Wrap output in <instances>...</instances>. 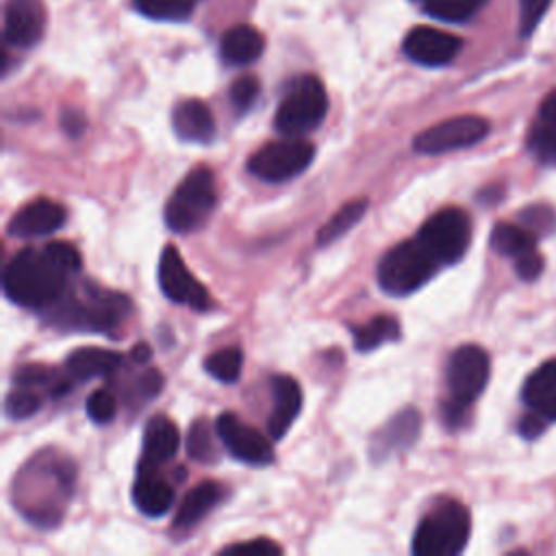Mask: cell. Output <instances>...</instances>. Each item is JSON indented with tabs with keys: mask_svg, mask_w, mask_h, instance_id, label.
Returning <instances> with one entry per match:
<instances>
[{
	"mask_svg": "<svg viewBox=\"0 0 556 556\" xmlns=\"http://www.w3.org/2000/svg\"><path fill=\"white\" fill-rule=\"evenodd\" d=\"M72 276L74 271L59 263L48 245L24 248L7 263L2 289L13 304L43 313L70 289Z\"/></svg>",
	"mask_w": 556,
	"mask_h": 556,
	"instance_id": "6da1fadb",
	"label": "cell"
},
{
	"mask_svg": "<svg viewBox=\"0 0 556 556\" xmlns=\"http://www.w3.org/2000/svg\"><path fill=\"white\" fill-rule=\"evenodd\" d=\"M48 321L63 330L109 332L130 313V300L124 293L83 282L80 289H67L50 308L43 311Z\"/></svg>",
	"mask_w": 556,
	"mask_h": 556,
	"instance_id": "7a4b0ae2",
	"label": "cell"
},
{
	"mask_svg": "<svg viewBox=\"0 0 556 556\" xmlns=\"http://www.w3.org/2000/svg\"><path fill=\"white\" fill-rule=\"evenodd\" d=\"M491 361L489 354L473 343L460 345L452 352L445 367L447 397L443 404V419L456 428L463 424L469 406L480 397L489 382Z\"/></svg>",
	"mask_w": 556,
	"mask_h": 556,
	"instance_id": "3957f363",
	"label": "cell"
},
{
	"mask_svg": "<svg viewBox=\"0 0 556 556\" xmlns=\"http://www.w3.org/2000/svg\"><path fill=\"white\" fill-rule=\"evenodd\" d=\"M217 204L215 174L206 165H195L185 174L178 187L172 191L163 217L169 230L187 235L204 226Z\"/></svg>",
	"mask_w": 556,
	"mask_h": 556,
	"instance_id": "277c9868",
	"label": "cell"
},
{
	"mask_svg": "<svg viewBox=\"0 0 556 556\" xmlns=\"http://www.w3.org/2000/svg\"><path fill=\"white\" fill-rule=\"evenodd\" d=\"M439 267L437 256L415 235L382 254L378 263V285L389 295L402 298L424 287Z\"/></svg>",
	"mask_w": 556,
	"mask_h": 556,
	"instance_id": "5b68a950",
	"label": "cell"
},
{
	"mask_svg": "<svg viewBox=\"0 0 556 556\" xmlns=\"http://www.w3.org/2000/svg\"><path fill=\"white\" fill-rule=\"evenodd\" d=\"M471 532L467 508L456 500L437 504L413 534L415 556H456L465 549Z\"/></svg>",
	"mask_w": 556,
	"mask_h": 556,
	"instance_id": "8992f818",
	"label": "cell"
},
{
	"mask_svg": "<svg viewBox=\"0 0 556 556\" xmlns=\"http://www.w3.org/2000/svg\"><path fill=\"white\" fill-rule=\"evenodd\" d=\"M326 113L328 96L321 80L304 74L295 78L282 96L274 115V128L285 137H302L304 132L317 128Z\"/></svg>",
	"mask_w": 556,
	"mask_h": 556,
	"instance_id": "52a82bcc",
	"label": "cell"
},
{
	"mask_svg": "<svg viewBox=\"0 0 556 556\" xmlns=\"http://www.w3.org/2000/svg\"><path fill=\"white\" fill-rule=\"evenodd\" d=\"M315 156V146L302 137H285L258 148L250 161L248 172L265 182H285L302 174Z\"/></svg>",
	"mask_w": 556,
	"mask_h": 556,
	"instance_id": "ba28073f",
	"label": "cell"
},
{
	"mask_svg": "<svg viewBox=\"0 0 556 556\" xmlns=\"http://www.w3.org/2000/svg\"><path fill=\"white\" fill-rule=\"evenodd\" d=\"M419 241L437 256L441 265L460 261L471 241V222L463 208L445 206L428 217L419 232Z\"/></svg>",
	"mask_w": 556,
	"mask_h": 556,
	"instance_id": "9c48e42d",
	"label": "cell"
},
{
	"mask_svg": "<svg viewBox=\"0 0 556 556\" xmlns=\"http://www.w3.org/2000/svg\"><path fill=\"white\" fill-rule=\"evenodd\" d=\"M489 132V122L480 115H456L428 126L413 139V150L419 154H445L476 146Z\"/></svg>",
	"mask_w": 556,
	"mask_h": 556,
	"instance_id": "30bf717a",
	"label": "cell"
},
{
	"mask_svg": "<svg viewBox=\"0 0 556 556\" xmlns=\"http://www.w3.org/2000/svg\"><path fill=\"white\" fill-rule=\"evenodd\" d=\"M159 285L167 300L176 304H187L198 311H206L211 306L208 291L187 269L178 248L172 243L163 248L159 258Z\"/></svg>",
	"mask_w": 556,
	"mask_h": 556,
	"instance_id": "8fae6325",
	"label": "cell"
},
{
	"mask_svg": "<svg viewBox=\"0 0 556 556\" xmlns=\"http://www.w3.org/2000/svg\"><path fill=\"white\" fill-rule=\"evenodd\" d=\"M217 439L224 443L230 456L248 465H269L274 460V447L261 430L241 421L235 413H222L215 421Z\"/></svg>",
	"mask_w": 556,
	"mask_h": 556,
	"instance_id": "7c38bea8",
	"label": "cell"
},
{
	"mask_svg": "<svg viewBox=\"0 0 556 556\" xmlns=\"http://www.w3.org/2000/svg\"><path fill=\"white\" fill-rule=\"evenodd\" d=\"M460 48V37L434 26H415L404 39V54L410 61L428 67H441L452 63L458 56Z\"/></svg>",
	"mask_w": 556,
	"mask_h": 556,
	"instance_id": "4fadbf2b",
	"label": "cell"
},
{
	"mask_svg": "<svg viewBox=\"0 0 556 556\" xmlns=\"http://www.w3.org/2000/svg\"><path fill=\"white\" fill-rule=\"evenodd\" d=\"M65 206L48 200V198H37L28 204H24L11 219H9V235L17 239H35V237H46L59 230L65 224Z\"/></svg>",
	"mask_w": 556,
	"mask_h": 556,
	"instance_id": "5bb4252c",
	"label": "cell"
},
{
	"mask_svg": "<svg viewBox=\"0 0 556 556\" xmlns=\"http://www.w3.org/2000/svg\"><path fill=\"white\" fill-rule=\"evenodd\" d=\"M46 28L41 0H9L4 7V41L17 48L35 46Z\"/></svg>",
	"mask_w": 556,
	"mask_h": 556,
	"instance_id": "9a60e30c",
	"label": "cell"
},
{
	"mask_svg": "<svg viewBox=\"0 0 556 556\" xmlns=\"http://www.w3.org/2000/svg\"><path fill=\"white\" fill-rule=\"evenodd\" d=\"M421 430V415L415 408H402L395 413L371 439V456L374 460H384L395 452L410 447Z\"/></svg>",
	"mask_w": 556,
	"mask_h": 556,
	"instance_id": "2e32d148",
	"label": "cell"
},
{
	"mask_svg": "<svg viewBox=\"0 0 556 556\" xmlns=\"http://www.w3.org/2000/svg\"><path fill=\"white\" fill-rule=\"evenodd\" d=\"M269 387H271L274 406H271V413H269L267 430H269L271 439L280 441L287 434V430L291 428V424L295 421V417L300 415L302 387L295 378L285 376V374L271 376Z\"/></svg>",
	"mask_w": 556,
	"mask_h": 556,
	"instance_id": "e0dca14e",
	"label": "cell"
},
{
	"mask_svg": "<svg viewBox=\"0 0 556 556\" xmlns=\"http://www.w3.org/2000/svg\"><path fill=\"white\" fill-rule=\"evenodd\" d=\"M132 502L148 517H161L172 508L174 489L159 473V467L139 463L137 478L132 482Z\"/></svg>",
	"mask_w": 556,
	"mask_h": 556,
	"instance_id": "ac0fdd59",
	"label": "cell"
},
{
	"mask_svg": "<svg viewBox=\"0 0 556 556\" xmlns=\"http://www.w3.org/2000/svg\"><path fill=\"white\" fill-rule=\"evenodd\" d=\"M521 400L545 421H556V358L541 363L523 382Z\"/></svg>",
	"mask_w": 556,
	"mask_h": 556,
	"instance_id": "d6986e66",
	"label": "cell"
},
{
	"mask_svg": "<svg viewBox=\"0 0 556 556\" xmlns=\"http://www.w3.org/2000/svg\"><path fill=\"white\" fill-rule=\"evenodd\" d=\"M528 150L543 165H556V89L549 91L528 130Z\"/></svg>",
	"mask_w": 556,
	"mask_h": 556,
	"instance_id": "ffe728a7",
	"label": "cell"
},
{
	"mask_svg": "<svg viewBox=\"0 0 556 556\" xmlns=\"http://www.w3.org/2000/svg\"><path fill=\"white\" fill-rule=\"evenodd\" d=\"M172 126L178 139L191 143H208L215 137V119L202 100H182L172 113Z\"/></svg>",
	"mask_w": 556,
	"mask_h": 556,
	"instance_id": "44dd1931",
	"label": "cell"
},
{
	"mask_svg": "<svg viewBox=\"0 0 556 556\" xmlns=\"http://www.w3.org/2000/svg\"><path fill=\"white\" fill-rule=\"evenodd\" d=\"M178 445H180V434H178L176 424L172 419H167L165 415L150 417L143 428L141 463L159 467L176 456Z\"/></svg>",
	"mask_w": 556,
	"mask_h": 556,
	"instance_id": "7402d4cb",
	"label": "cell"
},
{
	"mask_svg": "<svg viewBox=\"0 0 556 556\" xmlns=\"http://www.w3.org/2000/svg\"><path fill=\"white\" fill-rule=\"evenodd\" d=\"M122 367V354L104 348H78L65 358V374L72 380L111 376Z\"/></svg>",
	"mask_w": 556,
	"mask_h": 556,
	"instance_id": "603a6c76",
	"label": "cell"
},
{
	"mask_svg": "<svg viewBox=\"0 0 556 556\" xmlns=\"http://www.w3.org/2000/svg\"><path fill=\"white\" fill-rule=\"evenodd\" d=\"M222 495H224V491H222L219 482H215V480H204V482L195 484L182 497V502L174 515V528L191 530L193 526H198L204 519V515H208L217 506Z\"/></svg>",
	"mask_w": 556,
	"mask_h": 556,
	"instance_id": "cb8c5ba5",
	"label": "cell"
},
{
	"mask_svg": "<svg viewBox=\"0 0 556 556\" xmlns=\"http://www.w3.org/2000/svg\"><path fill=\"white\" fill-rule=\"evenodd\" d=\"M263 35L248 24H237L228 28L219 41V54L230 65H248L256 61L263 54Z\"/></svg>",
	"mask_w": 556,
	"mask_h": 556,
	"instance_id": "d4e9b609",
	"label": "cell"
},
{
	"mask_svg": "<svg viewBox=\"0 0 556 556\" xmlns=\"http://www.w3.org/2000/svg\"><path fill=\"white\" fill-rule=\"evenodd\" d=\"M536 241L539 237L523 224H508V222H500L495 224V228L491 230V248L502 254V256H510V258H521L530 252L536 250Z\"/></svg>",
	"mask_w": 556,
	"mask_h": 556,
	"instance_id": "484cf974",
	"label": "cell"
},
{
	"mask_svg": "<svg viewBox=\"0 0 556 556\" xmlns=\"http://www.w3.org/2000/svg\"><path fill=\"white\" fill-rule=\"evenodd\" d=\"M354 348L358 352H371L384 343H393L400 339V324L391 315H376L369 321L354 326Z\"/></svg>",
	"mask_w": 556,
	"mask_h": 556,
	"instance_id": "4316f807",
	"label": "cell"
},
{
	"mask_svg": "<svg viewBox=\"0 0 556 556\" xmlns=\"http://www.w3.org/2000/svg\"><path fill=\"white\" fill-rule=\"evenodd\" d=\"M13 382L22 387H43L50 395H61L70 389V382H74L65 369L56 371L41 363H26L20 369L13 371Z\"/></svg>",
	"mask_w": 556,
	"mask_h": 556,
	"instance_id": "83f0119b",
	"label": "cell"
},
{
	"mask_svg": "<svg viewBox=\"0 0 556 556\" xmlns=\"http://www.w3.org/2000/svg\"><path fill=\"white\" fill-rule=\"evenodd\" d=\"M367 206L369 202L365 198H358V200H350L345 202L328 222H324V226L319 228L317 232V245L324 248V245H330L332 241H337L339 237H343L348 230H352L358 219L367 213Z\"/></svg>",
	"mask_w": 556,
	"mask_h": 556,
	"instance_id": "f1b7e54d",
	"label": "cell"
},
{
	"mask_svg": "<svg viewBox=\"0 0 556 556\" xmlns=\"http://www.w3.org/2000/svg\"><path fill=\"white\" fill-rule=\"evenodd\" d=\"M489 0H424L428 15L441 22L460 24L471 20Z\"/></svg>",
	"mask_w": 556,
	"mask_h": 556,
	"instance_id": "f546056e",
	"label": "cell"
},
{
	"mask_svg": "<svg viewBox=\"0 0 556 556\" xmlns=\"http://www.w3.org/2000/svg\"><path fill=\"white\" fill-rule=\"evenodd\" d=\"M217 430L213 434L211 426L204 419H195L187 434V454L198 463H215L219 458V450L215 443Z\"/></svg>",
	"mask_w": 556,
	"mask_h": 556,
	"instance_id": "4dcf8cb0",
	"label": "cell"
},
{
	"mask_svg": "<svg viewBox=\"0 0 556 556\" xmlns=\"http://www.w3.org/2000/svg\"><path fill=\"white\" fill-rule=\"evenodd\" d=\"M243 354L239 348H222L206 356L204 369L219 382H235L241 376Z\"/></svg>",
	"mask_w": 556,
	"mask_h": 556,
	"instance_id": "1f68e13d",
	"label": "cell"
},
{
	"mask_svg": "<svg viewBox=\"0 0 556 556\" xmlns=\"http://www.w3.org/2000/svg\"><path fill=\"white\" fill-rule=\"evenodd\" d=\"M191 0H135V9L150 20L180 22L191 15Z\"/></svg>",
	"mask_w": 556,
	"mask_h": 556,
	"instance_id": "d6a6232c",
	"label": "cell"
},
{
	"mask_svg": "<svg viewBox=\"0 0 556 556\" xmlns=\"http://www.w3.org/2000/svg\"><path fill=\"white\" fill-rule=\"evenodd\" d=\"M41 408V395L33 387L15 384L13 391L7 393L4 400V413L11 419H28Z\"/></svg>",
	"mask_w": 556,
	"mask_h": 556,
	"instance_id": "836d02e7",
	"label": "cell"
},
{
	"mask_svg": "<svg viewBox=\"0 0 556 556\" xmlns=\"http://www.w3.org/2000/svg\"><path fill=\"white\" fill-rule=\"evenodd\" d=\"M519 222L528 226L536 237L552 235L556 230V211L547 204H532L519 213Z\"/></svg>",
	"mask_w": 556,
	"mask_h": 556,
	"instance_id": "e575fe53",
	"label": "cell"
},
{
	"mask_svg": "<svg viewBox=\"0 0 556 556\" xmlns=\"http://www.w3.org/2000/svg\"><path fill=\"white\" fill-rule=\"evenodd\" d=\"M85 410L89 415L91 421L96 424H109L115 419V413H117V400L111 391L106 389H98L93 391L89 397H87V404H85Z\"/></svg>",
	"mask_w": 556,
	"mask_h": 556,
	"instance_id": "d590c367",
	"label": "cell"
},
{
	"mask_svg": "<svg viewBox=\"0 0 556 556\" xmlns=\"http://www.w3.org/2000/svg\"><path fill=\"white\" fill-rule=\"evenodd\" d=\"M258 89H261V85H258V80L254 76H250V74L248 76H239L230 85V102H232V106L239 113H245L254 104V100L258 96Z\"/></svg>",
	"mask_w": 556,
	"mask_h": 556,
	"instance_id": "8d00e7d4",
	"label": "cell"
},
{
	"mask_svg": "<svg viewBox=\"0 0 556 556\" xmlns=\"http://www.w3.org/2000/svg\"><path fill=\"white\" fill-rule=\"evenodd\" d=\"M552 0H519V33L521 37L532 35Z\"/></svg>",
	"mask_w": 556,
	"mask_h": 556,
	"instance_id": "74e56055",
	"label": "cell"
},
{
	"mask_svg": "<svg viewBox=\"0 0 556 556\" xmlns=\"http://www.w3.org/2000/svg\"><path fill=\"white\" fill-rule=\"evenodd\" d=\"M163 389V374L159 369H146L139 374V378H135L132 391H130V400H150L154 395H159Z\"/></svg>",
	"mask_w": 556,
	"mask_h": 556,
	"instance_id": "f35d334b",
	"label": "cell"
},
{
	"mask_svg": "<svg viewBox=\"0 0 556 556\" xmlns=\"http://www.w3.org/2000/svg\"><path fill=\"white\" fill-rule=\"evenodd\" d=\"M224 554H280L282 547L271 539H252L248 543H232L222 549Z\"/></svg>",
	"mask_w": 556,
	"mask_h": 556,
	"instance_id": "ab89813d",
	"label": "cell"
},
{
	"mask_svg": "<svg viewBox=\"0 0 556 556\" xmlns=\"http://www.w3.org/2000/svg\"><path fill=\"white\" fill-rule=\"evenodd\" d=\"M543 267H545V261H543L539 250H534V252L515 261V271L521 280H536L541 276Z\"/></svg>",
	"mask_w": 556,
	"mask_h": 556,
	"instance_id": "60d3db41",
	"label": "cell"
},
{
	"mask_svg": "<svg viewBox=\"0 0 556 556\" xmlns=\"http://www.w3.org/2000/svg\"><path fill=\"white\" fill-rule=\"evenodd\" d=\"M549 421H545L543 417H539L536 413H532V410H528L521 419H519V424H517V432L523 437V439H536L543 430H545V426H547Z\"/></svg>",
	"mask_w": 556,
	"mask_h": 556,
	"instance_id": "b9f144b4",
	"label": "cell"
},
{
	"mask_svg": "<svg viewBox=\"0 0 556 556\" xmlns=\"http://www.w3.org/2000/svg\"><path fill=\"white\" fill-rule=\"evenodd\" d=\"M85 126H87V119H85V115H83L80 111H76V109H65V111L61 113V128L65 130V135L78 137V135L85 130Z\"/></svg>",
	"mask_w": 556,
	"mask_h": 556,
	"instance_id": "7bdbcfd3",
	"label": "cell"
},
{
	"mask_svg": "<svg viewBox=\"0 0 556 556\" xmlns=\"http://www.w3.org/2000/svg\"><path fill=\"white\" fill-rule=\"evenodd\" d=\"M150 356H152V350H150V345L148 343H137L132 350H130V358L135 361V363H139V365H143V363H148L150 361Z\"/></svg>",
	"mask_w": 556,
	"mask_h": 556,
	"instance_id": "ee69618b",
	"label": "cell"
},
{
	"mask_svg": "<svg viewBox=\"0 0 556 556\" xmlns=\"http://www.w3.org/2000/svg\"><path fill=\"white\" fill-rule=\"evenodd\" d=\"M421 2H424V0H421Z\"/></svg>",
	"mask_w": 556,
	"mask_h": 556,
	"instance_id": "f6af8a7d",
	"label": "cell"
}]
</instances>
